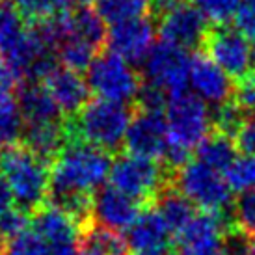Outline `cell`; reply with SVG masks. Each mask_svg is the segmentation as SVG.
Here are the masks:
<instances>
[{"label": "cell", "instance_id": "obj_1", "mask_svg": "<svg viewBox=\"0 0 255 255\" xmlns=\"http://www.w3.org/2000/svg\"><path fill=\"white\" fill-rule=\"evenodd\" d=\"M112 170V155L80 140H69L50 168L49 203L84 226L92 220L93 194Z\"/></svg>", "mask_w": 255, "mask_h": 255}, {"label": "cell", "instance_id": "obj_2", "mask_svg": "<svg viewBox=\"0 0 255 255\" xmlns=\"http://www.w3.org/2000/svg\"><path fill=\"white\" fill-rule=\"evenodd\" d=\"M0 175L9 186L17 209L26 214L37 213L49 203L50 171L47 162L24 143H15L0 151Z\"/></svg>", "mask_w": 255, "mask_h": 255}, {"label": "cell", "instance_id": "obj_3", "mask_svg": "<svg viewBox=\"0 0 255 255\" xmlns=\"http://www.w3.org/2000/svg\"><path fill=\"white\" fill-rule=\"evenodd\" d=\"M132 112L127 105L105 99L88 101L80 112L65 121L69 140H80L112 155L125 145Z\"/></svg>", "mask_w": 255, "mask_h": 255}, {"label": "cell", "instance_id": "obj_4", "mask_svg": "<svg viewBox=\"0 0 255 255\" xmlns=\"http://www.w3.org/2000/svg\"><path fill=\"white\" fill-rule=\"evenodd\" d=\"M173 186L203 213L226 216L229 207L233 205V190L222 173L198 160L186 162L173 173Z\"/></svg>", "mask_w": 255, "mask_h": 255}, {"label": "cell", "instance_id": "obj_5", "mask_svg": "<svg viewBox=\"0 0 255 255\" xmlns=\"http://www.w3.org/2000/svg\"><path fill=\"white\" fill-rule=\"evenodd\" d=\"M108 179L110 186L127 194L138 203L149 205L166 184L173 183V173L156 160L127 153L114 160Z\"/></svg>", "mask_w": 255, "mask_h": 255}, {"label": "cell", "instance_id": "obj_6", "mask_svg": "<svg viewBox=\"0 0 255 255\" xmlns=\"http://www.w3.org/2000/svg\"><path fill=\"white\" fill-rule=\"evenodd\" d=\"M166 123L170 145L190 153L213 132V116L203 101L194 93L170 97L166 107Z\"/></svg>", "mask_w": 255, "mask_h": 255}, {"label": "cell", "instance_id": "obj_7", "mask_svg": "<svg viewBox=\"0 0 255 255\" xmlns=\"http://www.w3.org/2000/svg\"><path fill=\"white\" fill-rule=\"evenodd\" d=\"M90 92L97 93L99 99L128 105L136 103L142 90L143 77L132 65L114 52H101L88 69Z\"/></svg>", "mask_w": 255, "mask_h": 255}, {"label": "cell", "instance_id": "obj_8", "mask_svg": "<svg viewBox=\"0 0 255 255\" xmlns=\"http://www.w3.org/2000/svg\"><path fill=\"white\" fill-rule=\"evenodd\" d=\"M203 52L218 65L227 77L237 82L244 80L254 73L255 47L237 28L214 26L203 43Z\"/></svg>", "mask_w": 255, "mask_h": 255}, {"label": "cell", "instance_id": "obj_9", "mask_svg": "<svg viewBox=\"0 0 255 255\" xmlns=\"http://www.w3.org/2000/svg\"><path fill=\"white\" fill-rule=\"evenodd\" d=\"M188 65L190 58L186 50L164 41L158 43L143 60V82L156 86L168 97H175L179 93H184V88L188 84Z\"/></svg>", "mask_w": 255, "mask_h": 255}, {"label": "cell", "instance_id": "obj_10", "mask_svg": "<svg viewBox=\"0 0 255 255\" xmlns=\"http://www.w3.org/2000/svg\"><path fill=\"white\" fill-rule=\"evenodd\" d=\"M156 19L158 36L164 43L183 50L203 47L209 26L207 19L199 13V9L194 4H175L160 15H156Z\"/></svg>", "mask_w": 255, "mask_h": 255}, {"label": "cell", "instance_id": "obj_11", "mask_svg": "<svg viewBox=\"0 0 255 255\" xmlns=\"http://www.w3.org/2000/svg\"><path fill=\"white\" fill-rule=\"evenodd\" d=\"M168 145L170 138H168V123L164 112L134 108L125 136V147L128 155L156 160L164 158Z\"/></svg>", "mask_w": 255, "mask_h": 255}, {"label": "cell", "instance_id": "obj_12", "mask_svg": "<svg viewBox=\"0 0 255 255\" xmlns=\"http://www.w3.org/2000/svg\"><path fill=\"white\" fill-rule=\"evenodd\" d=\"M229 229L231 222L224 214H196L183 233L177 235L179 255H224Z\"/></svg>", "mask_w": 255, "mask_h": 255}, {"label": "cell", "instance_id": "obj_13", "mask_svg": "<svg viewBox=\"0 0 255 255\" xmlns=\"http://www.w3.org/2000/svg\"><path fill=\"white\" fill-rule=\"evenodd\" d=\"M32 229L45 242L49 255H78V233L80 224L62 209L43 205L34 213Z\"/></svg>", "mask_w": 255, "mask_h": 255}, {"label": "cell", "instance_id": "obj_14", "mask_svg": "<svg viewBox=\"0 0 255 255\" xmlns=\"http://www.w3.org/2000/svg\"><path fill=\"white\" fill-rule=\"evenodd\" d=\"M153 39H155V24H153V19H149V15H145V17L112 24L108 30L107 45L110 52L118 54L132 65L140 64L147 58L151 49L155 47Z\"/></svg>", "mask_w": 255, "mask_h": 255}, {"label": "cell", "instance_id": "obj_15", "mask_svg": "<svg viewBox=\"0 0 255 255\" xmlns=\"http://www.w3.org/2000/svg\"><path fill=\"white\" fill-rule=\"evenodd\" d=\"M188 84L203 103L222 107L233 99L235 82L214 64L205 52H196L188 65Z\"/></svg>", "mask_w": 255, "mask_h": 255}, {"label": "cell", "instance_id": "obj_16", "mask_svg": "<svg viewBox=\"0 0 255 255\" xmlns=\"http://www.w3.org/2000/svg\"><path fill=\"white\" fill-rule=\"evenodd\" d=\"M171 237L162 216L149 203L128 227L127 244L134 255H170Z\"/></svg>", "mask_w": 255, "mask_h": 255}, {"label": "cell", "instance_id": "obj_17", "mask_svg": "<svg viewBox=\"0 0 255 255\" xmlns=\"http://www.w3.org/2000/svg\"><path fill=\"white\" fill-rule=\"evenodd\" d=\"M140 203L114 186H101L93 194L92 220L116 233L125 231L140 216Z\"/></svg>", "mask_w": 255, "mask_h": 255}, {"label": "cell", "instance_id": "obj_18", "mask_svg": "<svg viewBox=\"0 0 255 255\" xmlns=\"http://www.w3.org/2000/svg\"><path fill=\"white\" fill-rule=\"evenodd\" d=\"M49 90L50 97L58 105L60 112L65 114L69 120L75 118L90 101V86L82 75L67 67H54L43 80Z\"/></svg>", "mask_w": 255, "mask_h": 255}, {"label": "cell", "instance_id": "obj_19", "mask_svg": "<svg viewBox=\"0 0 255 255\" xmlns=\"http://www.w3.org/2000/svg\"><path fill=\"white\" fill-rule=\"evenodd\" d=\"M17 103L21 108L24 127L62 121V112H60V108L54 103V99L50 97L49 90L45 88L43 82L28 80L24 86H21Z\"/></svg>", "mask_w": 255, "mask_h": 255}, {"label": "cell", "instance_id": "obj_20", "mask_svg": "<svg viewBox=\"0 0 255 255\" xmlns=\"http://www.w3.org/2000/svg\"><path fill=\"white\" fill-rule=\"evenodd\" d=\"M24 145L45 162H54L64 147L69 142V132L65 121L58 123H41V125H26L22 132Z\"/></svg>", "mask_w": 255, "mask_h": 255}, {"label": "cell", "instance_id": "obj_21", "mask_svg": "<svg viewBox=\"0 0 255 255\" xmlns=\"http://www.w3.org/2000/svg\"><path fill=\"white\" fill-rule=\"evenodd\" d=\"M127 239L112 229L95 224L93 220L80 226L78 255H128Z\"/></svg>", "mask_w": 255, "mask_h": 255}, {"label": "cell", "instance_id": "obj_22", "mask_svg": "<svg viewBox=\"0 0 255 255\" xmlns=\"http://www.w3.org/2000/svg\"><path fill=\"white\" fill-rule=\"evenodd\" d=\"M151 205L158 211L171 235H175V237L183 233L184 227L196 218L194 205L173 186V183L166 184L162 190L156 194Z\"/></svg>", "mask_w": 255, "mask_h": 255}, {"label": "cell", "instance_id": "obj_23", "mask_svg": "<svg viewBox=\"0 0 255 255\" xmlns=\"http://www.w3.org/2000/svg\"><path fill=\"white\" fill-rule=\"evenodd\" d=\"M198 162L216 171H227L237 160V142L229 136L213 130L198 147Z\"/></svg>", "mask_w": 255, "mask_h": 255}, {"label": "cell", "instance_id": "obj_24", "mask_svg": "<svg viewBox=\"0 0 255 255\" xmlns=\"http://www.w3.org/2000/svg\"><path fill=\"white\" fill-rule=\"evenodd\" d=\"M28 28L19 9L7 2H0V58L7 62L26 39Z\"/></svg>", "mask_w": 255, "mask_h": 255}, {"label": "cell", "instance_id": "obj_25", "mask_svg": "<svg viewBox=\"0 0 255 255\" xmlns=\"http://www.w3.org/2000/svg\"><path fill=\"white\" fill-rule=\"evenodd\" d=\"M24 132L19 103L11 93H0V145L2 149L15 145Z\"/></svg>", "mask_w": 255, "mask_h": 255}, {"label": "cell", "instance_id": "obj_26", "mask_svg": "<svg viewBox=\"0 0 255 255\" xmlns=\"http://www.w3.org/2000/svg\"><path fill=\"white\" fill-rule=\"evenodd\" d=\"M97 13L110 26L151 13V0H99Z\"/></svg>", "mask_w": 255, "mask_h": 255}, {"label": "cell", "instance_id": "obj_27", "mask_svg": "<svg viewBox=\"0 0 255 255\" xmlns=\"http://www.w3.org/2000/svg\"><path fill=\"white\" fill-rule=\"evenodd\" d=\"M250 116L252 114L246 112L235 99H231L229 103L218 107V110H216L213 118V130L237 140V136H239L241 128L244 127V123L248 121Z\"/></svg>", "mask_w": 255, "mask_h": 255}, {"label": "cell", "instance_id": "obj_28", "mask_svg": "<svg viewBox=\"0 0 255 255\" xmlns=\"http://www.w3.org/2000/svg\"><path fill=\"white\" fill-rule=\"evenodd\" d=\"M67 0H17V9L26 22L37 24L65 11Z\"/></svg>", "mask_w": 255, "mask_h": 255}, {"label": "cell", "instance_id": "obj_29", "mask_svg": "<svg viewBox=\"0 0 255 255\" xmlns=\"http://www.w3.org/2000/svg\"><path fill=\"white\" fill-rule=\"evenodd\" d=\"M226 181L229 188L239 194L255 192V156H237V160L226 171Z\"/></svg>", "mask_w": 255, "mask_h": 255}, {"label": "cell", "instance_id": "obj_30", "mask_svg": "<svg viewBox=\"0 0 255 255\" xmlns=\"http://www.w3.org/2000/svg\"><path fill=\"white\" fill-rule=\"evenodd\" d=\"M231 229L248 239H255V192L241 194L235 201Z\"/></svg>", "mask_w": 255, "mask_h": 255}, {"label": "cell", "instance_id": "obj_31", "mask_svg": "<svg viewBox=\"0 0 255 255\" xmlns=\"http://www.w3.org/2000/svg\"><path fill=\"white\" fill-rule=\"evenodd\" d=\"M192 4L198 7L207 21H213L216 26H224L237 15L241 0H192Z\"/></svg>", "mask_w": 255, "mask_h": 255}, {"label": "cell", "instance_id": "obj_32", "mask_svg": "<svg viewBox=\"0 0 255 255\" xmlns=\"http://www.w3.org/2000/svg\"><path fill=\"white\" fill-rule=\"evenodd\" d=\"M2 255H49L45 242L37 237L34 229H26L21 235L4 242Z\"/></svg>", "mask_w": 255, "mask_h": 255}, {"label": "cell", "instance_id": "obj_33", "mask_svg": "<svg viewBox=\"0 0 255 255\" xmlns=\"http://www.w3.org/2000/svg\"><path fill=\"white\" fill-rule=\"evenodd\" d=\"M26 229H28V214L17 207L9 209L7 213L0 216V239L4 241L13 239Z\"/></svg>", "mask_w": 255, "mask_h": 255}, {"label": "cell", "instance_id": "obj_34", "mask_svg": "<svg viewBox=\"0 0 255 255\" xmlns=\"http://www.w3.org/2000/svg\"><path fill=\"white\" fill-rule=\"evenodd\" d=\"M235 24L242 36L255 43V4H244L235 15Z\"/></svg>", "mask_w": 255, "mask_h": 255}, {"label": "cell", "instance_id": "obj_35", "mask_svg": "<svg viewBox=\"0 0 255 255\" xmlns=\"http://www.w3.org/2000/svg\"><path fill=\"white\" fill-rule=\"evenodd\" d=\"M235 142H237V147L244 151V155L255 156V114L250 116L248 121L244 123Z\"/></svg>", "mask_w": 255, "mask_h": 255}, {"label": "cell", "instance_id": "obj_36", "mask_svg": "<svg viewBox=\"0 0 255 255\" xmlns=\"http://www.w3.org/2000/svg\"><path fill=\"white\" fill-rule=\"evenodd\" d=\"M17 73L0 58V93H9L17 84Z\"/></svg>", "mask_w": 255, "mask_h": 255}, {"label": "cell", "instance_id": "obj_37", "mask_svg": "<svg viewBox=\"0 0 255 255\" xmlns=\"http://www.w3.org/2000/svg\"><path fill=\"white\" fill-rule=\"evenodd\" d=\"M13 196H11V190L6 184V181L0 175V216L4 213H7L9 209H13Z\"/></svg>", "mask_w": 255, "mask_h": 255}, {"label": "cell", "instance_id": "obj_38", "mask_svg": "<svg viewBox=\"0 0 255 255\" xmlns=\"http://www.w3.org/2000/svg\"><path fill=\"white\" fill-rule=\"evenodd\" d=\"M184 0H151V13L155 15H160L162 11H166L168 7L175 6V4H181Z\"/></svg>", "mask_w": 255, "mask_h": 255}, {"label": "cell", "instance_id": "obj_39", "mask_svg": "<svg viewBox=\"0 0 255 255\" xmlns=\"http://www.w3.org/2000/svg\"><path fill=\"white\" fill-rule=\"evenodd\" d=\"M69 2L77 4L78 7H90V4H93V2H99V0H69Z\"/></svg>", "mask_w": 255, "mask_h": 255}, {"label": "cell", "instance_id": "obj_40", "mask_svg": "<svg viewBox=\"0 0 255 255\" xmlns=\"http://www.w3.org/2000/svg\"><path fill=\"white\" fill-rule=\"evenodd\" d=\"M4 239H0V255H2V252H4Z\"/></svg>", "mask_w": 255, "mask_h": 255}, {"label": "cell", "instance_id": "obj_41", "mask_svg": "<svg viewBox=\"0 0 255 255\" xmlns=\"http://www.w3.org/2000/svg\"><path fill=\"white\" fill-rule=\"evenodd\" d=\"M246 2H250V4H255V0H246Z\"/></svg>", "mask_w": 255, "mask_h": 255}, {"label": "cell", "instance_id": "obj_42", "mask_svg": "<svg viewBox=\"0 0 255 255\" xmlns=\"http://www.w3.org/2000/svg\"><path fill=\"white\" fill-rule=\"evenodd\" d=\"M2 2H6V0H2Z\"/></svg>", "mask_w": 255, "mask_h": 255}, {"label": "cell", "instance_id": "obj_43", "mask_svg": "<svg viewBox=\"0 0 255 255\" xmlns=\"http://www.w3.org/2000/svg\"><path fill=\"white\" fill-rule=\"evenodd\" d=\"M224 255H227V254H224Z\"/></svg>", "mask_w": 255, "mask_h": 255}, {"label": "cell", "instance_id": "obj_44", "mask_svg": "<svg viewBox=\"0 0 255 255\" xmlns=\"http://www.w3.org/2000/svg\"><path fill=\"white\" fill-rule=\"evenodd\" d=\"M170 255H171V254H170Z\"/></svg>", "mask_w": 255, "mask_h": 255}]
</instances>
